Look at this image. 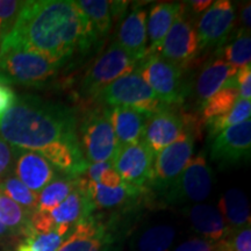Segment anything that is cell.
<instances>
[{
	"label": "cell",
	"instance_id": "obj_9",
	"mask_svg": "<svg viewBox=\"0 0 251 251\" xmlns=\"http://www.w3.org/2000/svg\"><path fill=\"white\" fill-rule=\"evenodd\" d=\"M153 159L155 153L142 140L128 146H119L111 163L126 184L143 190L151 180Z\"/></svg>",
	"mask_w": 251,
	"mask_h": 251
},
{
	"label": "cell",
	"instance_id": "obj_10",
	"mask_svg": "<svg viewBox=\"0 0 251 251\" xmlns=\"http://www.w3.org/2000/svg\"><path fill=\"white\" fill-rule=\"evenodd\" d=\"M194 150V134L188 127L176 142L155 155L150 183L164 191L188 164Z\"/></svg>",
	"mask_w": 251,
	"mask_h": 251
},
{
	"label": "cell",
	"instance_id": "obj_38",
	"mask_svg": "<svg viewBox=\"0 0 251 251\" xmlns=\"http://www.w3.org/2000/svg\"><path fill=\"white\" fill-rule=\"evenodd\" d=\"M17 96L11 87L0 83V121L4 118L6 112L17 101Z\"/></svg>",
	"mask_w": 251,
	"mask_h": 251
},
{
	"label": "cell",
	"instance_id": "obj_26",
	"mask_svg": "<svg viewBox=\"0 0 251 251\" xmlns=\"http://www.w3.org/2000/svg\"><path fill=\"white\" fill-rule=\"evenodd\" d=\"M76 187V178L64 177L51 180L39 194L36 211L50 212L67 199Z\"/></svg>",
	"mask_w": 251,
	"mask_h": 251
},
{
	"label": "cell",
	"instance_id": "obj_34",
	"mask_svg": "<svg viewBox=\"0 0 251 251\" xmlns=\"http://www.w3.org/2000/svg\"><path fill=\"white\" fill-rule=\"evenodd\" d=\"M25 236V243L29 246L31 251H57L64 242V238L56 231H50L47 234L28 233Z\"/></svg>",
	"mask_w": 251,
	"mask_h": 251
},
{
	"label": "cell",
	"instance_id": "obj_21",
	"mask_svg": "<svg viewBox=\"0 0 251 251\" xmlns=\"http://www.w3.org/2000/svg\"><path fill=\"white\" fill-rule=\"evenodd\" d=\"M39 153L71 178H76L87 170V162L79 144L54 143Z\"/></svg>",
	"mask_w": 251,
	"mask_h": 251
},
{
	"label": "cell",
	"instance_id": "obj_12",
	"mask_svg": "<svg viewBox=\"0 0 251 251\" xmlns=\"http://www.w3.org/2000/svg\"><path fill=\"white\" fill-rule=\"evenodd\" d=\"M185 14L183 6L159 50L162 57L180 69L192 61L199 51L197 30Z\"/></svg>",
	"mask_w": 251,
	"mask_h": 251
},
{
	"label": "cell",
	"instance_id": "obj_22",
	"mask_svg": "<svg viewBox=\"0 0 251 251\" xmlns=\"http://www.w3.org/2000/svg\"><path fill=\"white\" fill-rule=\"evenodd\" d=\"M236 70L231 68L222 58L208 62L200 72L196 83V96L201 105L212 96L225 87L226 84L236 75Z\"/></svg>",
	"mask_w": 251,
	"mask_h": 251
},
{
	"label": "cell",
	"instance_id": "obj_31",
	"mask_svg": "<svg viewBox=\"0 0 251 251\" xmlns=\"http://www.w3.org/2000/svg\"><path fill=\"white\" fill-rule=\"evenodd\" d=\"M0 193L5 194L26 211L33 213L36 211L39 202V194L30 191L26 185L21 183L15 176H8L0 181Z\"/></svg>",
	"mask_w": 251,
	"mask_h": 251
},
{
	"label": "cell",
	"instance_id": "obj_40",
	"mask_svg": "<svg viewBox=\"0 0 251 251\" xmlns=\"http://www.w3.org/2000/svg\"><path fill=\"white\" fill-rule=\"evenodd\" d=\"M112 163L111 162H105V163H96V164H89L87 165V174H89V179L94 181V183H98L100 176L103 171L112 169Z\"/></svg>",
	"mask_w": 251,
	"mask_h": 251
},
{
	"label": "cell",
	"instance_id": "obj_33",
	"mask_svg": "<svg viewBox=\"0 0 251 251\" xmlns=\"http://www.w3.org/2000/svg\"><path fill=\"white\" fill-rule=\"evenodd\" d=\"M24 1L0 0V43L11 33Z\"/></svg>",
	"mask_w": 251,
	"mask_h": 251
},
{
	"label": "cell",
	"instance_id": "obj_5",
	"mask_svg": "<svg viewBox=\"0 0 251 251\" xmlns=\"http://www.w3.org/2000/svg\"><path fill=\"white\" fill-rule=\"evenodd\" d=\"M135 71L142 77L165 105L180 102L185 97L181 69L162 57L159 52L147 54L137 63Z\"/></svg>",
	"mask_w": 251,
	"mask_h": 251
},
{
	"label": "cell",
	"instance_id": "obj_28",
	"mask_svg": "<svg viewBox=\"0 0 251 251\" xmlns=\"http://www.w3.org/2000/svg\"><path fill=\"white\" fill-rule=\"evenodd\" d=\"M31 213L0 193V222L12 234H24L29 225Z\"/></svg>",
	"mask_w": 251,
	"mask_h": 251
},
{
	"label": "cell",
	"instance_id": "obj_15",
	"mask_svg": "<svg viewBox=\"0 0 251 251\" xmlns=\"http://www.w3.org/2000/svg\"><path fill=\"white\" fill-rule=\"evenodd\" d=\"M188 127L179 115L164 107L149 115L142 140L157 155L179 139Z\"/></svg>",
	"mask_w": 251,
	"mask_h": 251
},
{
	"label": "cell",
	"instance_id": "obj_35",
	"mask_svg": "<svg viewBox=\"0 0 251 251\" xmlns=\"http://www.w3.org/2000/svg\"><path fill=\"white\" fill-rule=\"evenodd\" d=\"M231 251H251V229L250 226L237 229L227 236Z\"/></svg>",
	"mask_w": 251,
	"mask_h": 251
},
{
	"label": "cell",
	"instance_id": "obj_29",
	"mask_svg": "<svg viewBox=\"0 0 251 251\" xmlns=\"http://www.w3.org/2000/svg\"><path fill=\"white\" fill-rule=\"evenodd\" d=\"M224 61L238 71L251 64L250 31L241 29L235 39L222 50Z\"/></svg>",
	"mask_w": 251,
	"mask_h": 251
},
{
	"label": "cell",
	"instance_id": "obj_18",
	"mask_svg": "<svg viewBox=\"0 0 251 251\" xmlns=\"http://www.w3.org/2000/svg\"><path fill=\"white\" fill-rule=\"evenodd\" d=\"M149 115L148 113L127 107L109 109L108 118L119 146H128L142 141Z\"/></svg>",
	"mask_w": 251,
	"mask_h": 251
},
{
	"label": "cell",
	"instance_id": "obj_11",
	"mask_svg": "<svg viewBox=\"0 0 251 251\" xmlns=\"http://www.w3.org/2000/svg\"><path fill=\"white\" fill-rule=\"evenodd\" d=\"M251 151V120L226 128L216 135L211 147V157L224 168L249 161Z\"/></svg>",
	"mask_w": 251,
	"mask_h": 251
},
{
	"label": "cell",
	"instance_id": "obj_6",
	"mask_svg": "<svg viewBox=\"0 0 251 251\" xmlns=\"http://www.w3.org/2000/svg\"><path fill=\"white\" fill-rule=\"evenodd\" d=\"M212 185L211 169L205 155L200 153L191 158L180 175L165 188V201L169 203L202 201L211 194Z\"/></svg>",
	"mask_w": 251,
	"mask_h": 251
},
{
	"label": "cell",
	"instance_id": "obj_37",
	"mask_svg": "<svg viewBox=\"0 0 251 251\" xmlns=\"http://www.w3.org/2000/svg\"><path fill=\"white\" fill-rule=\"evenodd\" d=\"M13 164V151L7 142L0 137V178L7 175Z\"/></svg>",
	"mask_w": 251,
	"mask_h": 251
},
{
	"label": "cell",
	"instance_id": "obj_24",
	"mask_svg": "<svg viewBox=\"0 0 251 251\" xmlns=\"http://www.w3.org/2000/svg\"><path fill=\"white\" fill-rule=\"evenodd\" d=\"M219 212L230 229L250 226V207L248 198L238 188H231L219 201Z\"/></svg>",
	"mask_w": 251,
	"mask_h": 251
},
{
	"label": "cell",
	"instance_id": "obj_25",
	"mask_svg": "<svg viewBox=\"0 0 251 251\" xmlns=\"http://www.w3.org/2000/svg\"><path fill=\"white\" fill-rule=\"evenodd\" d=\"M176 237L172 226L157 225L144 229L131 242L134 251H170Z\"/></svg>",
	"mask_w": 251,
	"mask_h": 251
},
{
	"label": "cell",
	"instance_id": "obj_42",
	"mask_svg": "<svg viewBox=\"0 0 251 251\" xmlns=\"http://www.w3.org/2000/svg\"><path fill=\"white\" fill-rule=\"evenodd\" d=\"M188 4L191 5L194 13H201L213 4V1L212 0H192Z\"/></svg>",
	"mask_w": 251,
	"mask_h": 251
},
{
	"label": "cell",
	"instance_id": "obj_4",
	"mask_svg": "<svg viewBox=\"0 0 251 251\" xmlns=\"http://www.w3.org/2000/svg\"><path fill=\"white\" fill-rule=\"evenodd\" d=\"M112 107H127L152 114L166 107L136 71L114 80L97 94Z\"/></svg>",
	"mask_w": 251,
	"mask_h": 251
},
{
	"label": "cell",
	"instance_id": "obj_27",
	"mask_svg": "<svg viewBox=\"0 0 251 251\" xmlns=\"http://www.w3.org/2000/svg\"><path fill=\"white\" fill-rule=\"evenodd\" d=\"M81 11L89 18L97 39L105 36L112 25L111 4L106 0H80L77 1Z\"/></svg>",
	"mask_w": 251,
	"mask_h": 251
},
{
	"label": "cell",
	"instance_id": "obj_30",
	"mask_svg": "<svg viewBox=\"0 0 251 251\" xmlns=\"http://www.w3.org/2000/svg\"><path fill=\"white\" fill-rule=\"evenodd\" d=\"M251 115V102L250 100L238 98L235 105L228 111L226 114L221 117H216L214 119L207 121V127H208L209 137L213 139L216 135L225 130L226 128L233 127L235 125L241 124V122L249 120Z\"/></svg>",
	"mask_w": 251,
	"mask_h": 251
},
{
	"label": "cell",
	"instance_id": "obj_8",
	"mask_svg": "<svg viewBox=\"0 0 251 251\" xmlns=\"http://www.w3.org/2000/svg\"><path fill=\"white\" fill-rule=\"evenodd\" d=\"M137 63L120 47L113 43L86 72L83 79V91L89 96H97L103 87L135 71Z\"/></svg>",
	"mask_w": 251,
	"mask_h": 251
},
{
	"label": "cell",
	"instance_id": "obj_2",
	"mask_svg": "<svg viewBox=\"0 0 251 251\" xmlns=\"http://www.w3.org/2000/svg\"><path fill=\"white\" fill-rule=\"evenodd\" d=\"M76 125L65 106L25 96L1 119L0 134L13 147L39 152L54 143L79 144Z\"/></svg>",
	"mask_w": 251,
	"mask_h": 251
},
{
	"label": "cell",
	"instance_id": "obj_32",
	"mask_svg": "<svg viewBox=\"0 0 251 251\" xmlns=\"http://www.w3.org/2000/svg\"><path fill=\"white\" fill-rule=\"evenodd\" d=\"M238 99V91L235 87H222L214 96L202 103V118L206 121L221 117L230 111Z\"/></svg>",
	"mask_w": 251,
	"mask_h": 251
},
{
	"label": "cell",
	"instance_id": "obj_16",
	"mask_svg": "<svg viewBox=\"0 0 251 251\" xmlns=\"http://www.w3.org/2000/svg\"><path fill=\"white\" fill-rule=\"evenodd\" d=\"M115 45L140 62L147 55V12L136 7L122 19Z\"/></svg>",
	"mask_w": 251,
	"mask_h": 251
},
{
	"label": "cell",
	"instance_id": "obj_44",
	"mask_svg": "<svg viewBox=\"0 0 251 251\" xmlns=\"http://www.w3.org/2000/svg\"><path fill=\"white\" fill-rule=\"evenodd\" d=\"M17 251H31V249L29 248V246H28L27 243H21L20 246L18 247V249H17Z\"/></svg>",
	"mask_w": 251,
	"mask_h": 251
},
{
	"label": "cell",
	"instance_id": "obj_45",
	"mask_svg": "<svg viewBox=\"0 0 251 251\" xmlns=\"http://www.w3.org/2000/svg\"><path fill=\"white\" fill-rule=\"evenodd\" d=\"M0 181H1V178H0Z\"/></svg>",
	"mask_w": 251,
	"mask_h": 251
},
{
	"label": "cell",
	"instance_id": "obj_1",
	"mask_svg": "<svg viewBox=\"0 0 251 251\" xmlns=\"http://www.w3.org/2000/svg\"><path fill=\"white\" fill-rule=\"evenodd\" d=\"M96 40L77 1L36 0L24 1L11 33L2 41L63 63L77 49L89 50Z\"/></svg>",
	"mask_w": 251,
	"mask_h": 251
},
{
	"label": "cell",
	"instance_id": "obj_39",
	"mask_svg": "<svg viewBox=\"0 0 251 251\" xmlns=\"http://www.w3.org/2000/svg\"><path fill=\"white\" fill-rule=\"evenodd\" d=\"M99 184L103 185L106 187H118L124 183L121 177L114 169H108V170L103 171L99 178Z\"/></svg>",
	"mask_w": 251,
	"mask_h": 251
},
{
	"label": "cell",
	"instance_id": "obj_43",
	"mask_svg": "<svg viewBox=\"0 0 251 251\" xmlns=\"http://www.w3.org/2000/svg\"><path fill=\"white\" fill-rule=\"evenodd\" d=\"M8 234H12L11 231L8 230L7 228L5 227L4 225L1 224V222H0V237H2V236H6V235H8Z\"/></svg>",
	"mask_w": 251,
	"mask_h": 251
},
{
	"label": "cell",
	"instance_id": "obj_17",
	"mask_svg": "<svg viewBox=\"0 0 251 251\" xmlns=\"http://www.w3.org/2000/svg\"><path fill=\"white\" fill-rule=\"evenodd\" d=\"M15 177L34 193H39L54 179L55 170L41 153L25 151L15 163Z\"/></svg>",
	"mask_w": 251,
	"mask_h": 251
},
{
	"label": "cell",
	"instance_id": "obj_23",
	"mask_svg": "<svg viewBox=\"0 0 251 251\" xmlns=\"http://www.w3.org/2000/svg\"><path fill=\"white\" fill-rule=\"evenodd\" d=\"M86 190L93 209H109L119 207L130 198L139 196L141 191H143L126 184L125 181L118 187H106L90 179H87Z\"/></svg>",
	"mask_w": 251,
	"mask_h": 251
},
{
	"label": "cell",
	"instance_id": "obj_13",
	"mask_svg": "<svg viewBox=\"0 0 251 251\" xmlns=\"http://www.w3.org/2000/svg\"><path fill=\"white\" fill-rule=\"evenodd\" d=\"M236 21L234 5L228 0H219L207 8L197 25V36L199 49L221 46Z\"/></svg>",
	"mask_w": 251,
	"mask_h": 251
},
{
	"label": "cell",
	"instance_id": "obj_41",
	"mask_svg": "<svg viewBox=\"0 0 251 251\" xmlns=\"http://www.w3.org/2000/svg\"><path fill=\"white\" fill-rule=\"evenodd\" d=\"M251 6L250 2H248L247 5L243 6L242 11H241V20H242V25H243V30L250 31V26H251V21H250V13H251Z\"/></svg>",
	"mask_w": 251,
	"mask_h": 251
},
{
	"label": "cell",
	"instance_id": "obj_19",
	"mask_svg": "<svg viewBox=\"0 0 251 251\" xmlns=\"http://www.w3.org/2000/svg\"><path fill=\"white\" fill-rule=\"evenodd\" d=\"M183 6L178 2H159L152 6L147 21V35L149 36V49L147 54H153L161 50L163 41Z\"/></svg>",
	"mask_w": 251,
	"mask_h": 251
},
{
	"label": "cell",
	"instance_id": "obj_3",
	"mask_svg": "<svg viewBox=\"0 0 251 251\" xmlns=\"http://www.w3.org/2000/svg\"><path fill=\"white\" fill-rule=\"evenodd\" d=\"M62 63L46 56L9 45L0 43V83L39 85L57 74Z\"/></svg>",
	"mask_w": 251,
	"mask_h": 251
},
{
	"label": "cell",
	"instance_id": "obj_7",
	"mask_svg": "<svg viewBox=\"0 0 251 251\" xmlns=\"http://www.w3.org/2000/svg\"><path fill=\"white\" fill-rule=\"evenodd\" d=\"M86 162L90 164L112 162L119 147L108 118V109L90 113L80 127Z\"/></svg>",
	"mask_w": 251,
	"mask_h": 251
},
{
	"label": "cell",
	"instance_id": "obj_14",
	"mask_svg": "<svg viewBox=\"0 0 251 251\" xmlns=\"http://www.w3.org/2000/svg\"><path fill=\"white\" fill-rule=\"evenodd\" d=\"M115 238L96 216L78 221L57 251H111Z\"/></svg>",
	"mask_w": 251,
	"mask_h": 251
},
{
	"label": "cell",
	"instance_id": "obj_20",
	"mask_svg": "<svg viewBox=\"0 0 251 251\" xmlns=\"http://www.w3.org/2000/svg\"><path fill=\"white\" fill-rule=\"evenodd\" d=\"M188 219L194 230L212 242L224 240L231 233L224 216L213 206L194 205L188 212Z\"/></svg>",
	"mask_w": 251,
	"mask_h": 251
},
{
	"label": "cell",
	"instance_id": "obj_36",
	"mask_svg": "<svg viewBox=\"0 0 251 251\" xmlns=\"http://www.w3.org/2000/svg\"><path fill=\"white\" fill-rule=\"evenodd\" d=\"M175 251H221L220 242H212L205 238H192L181 243Z\"/></svg>",
	"mask_w": 251,
	"mask_h": 251
}]
</instances>
